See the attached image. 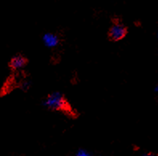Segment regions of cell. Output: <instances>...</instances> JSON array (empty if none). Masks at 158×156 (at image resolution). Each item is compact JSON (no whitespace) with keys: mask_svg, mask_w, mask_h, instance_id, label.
<instances>
[{"mask_svg":"<svg viewBox=\"0 0 158 156\" xmlns=\"http://www.w3.org/2000/svg\"><path fill=\"white\" fill-rule=\"evenodd\" d=\"M44 106L49 110L56 111H68L70 110L69 105L64 96L60 92H53L46 98Z\"/></svg>","mask_w":158,"mask_h":156,"instance_id":"obj_1","label":"cell"},{"mask_svg":"<svg viewBox=\"0 0 158 156\" xmlns=\"http://www.w3.org/2000/svg\"><path fill=\"white\" fill-rule=\"evenodd\" d=\"M127 28L120 23H115L112 25L108 32V36L112 41H119L126 36Z\"/></svg>","mask_w":158,"mask_h":156,"instance_id":"obj_2","label":"cell"},{"mask_svg":"<svg viewBox=\"0 0 158 156\" xmlns=\"http://www.w3.org/2000/svg\"><path fill=\"white\" fill-rule=\"evenodd\" d=\"M42 40L45 47L48 48H55L60 44V38L55 33L52 32H47L43 36Z\"/></svg>","mask_w":158,"mask_h":156,"instance_id":"obj_3","label":"cell"},{"mask_svg":"<svg viewBox=\"0 0 158 156\" xmlns=\"http://www.w3.org/2000/svg\"><path fill=\"white\" fill-rule=\"evenodd\" d=\"M27 64V60L25 56L23 55H17L10 60V67L14 70H19L26 66Z\"/></svg>","mask_w":158,"mask_h":156,"instance_id":"obj_4","label":"cell"},{"mask_svg":"<svg viewBox=\"0 0 158 156\" xmlns=\"http://www.w3.org/2000/svg\"><path fill=\"white\" fill-rule=\"evenodd\" d=\"M76 156H92L88 151H86L85 150H79L77 151V154Z\"/></svg>","mask_w":158,"mask_h":156,"instance_id":"obj_5","label":"cell"},{"mask_svg":"<svg viewBox=\"0 0 158 156\" xmlns=\"http://www.w3.org/2000/svg\"><path fill=\"white\" fill-rule=\"evenodd\" d=\"M144 156H157L154 154H152V153H149V154H146Z\"/></svg>","mask_w":158,"mask_h":156,"instance_id":"obj_6","label":"cell"},{"mask_svg":"<svg viewBox=\"0 0 158 156\" xmlns=\"http://www.w3.org/2000/svg\"><path fill=\"white\" fill-rule=\"evenodd\" d=\"M156 92H158V83H157V84H156Z\"/></svg>","mask_w":158,"mask_h":156,"instance_id":"obj_7","label":"cell"},{"mask_svg":"<svg viewBox=\"0 0 158 156\" xmlns=\"http://www.w3.org/2000/svg\"><path fill=\"white\" fill-rule=\"evenodd\" d=\"M157 33H158V29H157Z\"/></svg>","mask_w":158,"mask_h":156,"instance_id":"obj_8","label":"cell"}]
</instances>
